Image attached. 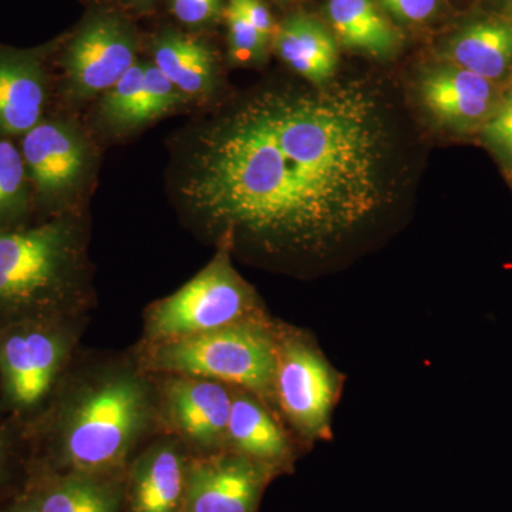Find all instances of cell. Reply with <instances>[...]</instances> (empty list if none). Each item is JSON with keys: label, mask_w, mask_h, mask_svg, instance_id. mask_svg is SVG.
<instances>
[{"label": "cell", "mask_w": 512, "mask_h": 512, "mask_svg": "<svg viewBox=\"0 0 512 512\" xmlns=\"http://www.w3.org/2000/svg\"><path fill=\"white\" fill-rule=\"evenodd\" d=\"M389 134L356 83L259 94L205 128L181 184L185 204L229 237L319 254L390 197Z\"/></svg>", "instance_id": "obj_1"}, {"label": "cell", "mask_w": 512, "mask_h": 512, "mask_svg": "<svg viewBox=\"0 0 512 512\" xmlns=\"http://www.w3.org/2000/svg\"><path fill=\"white\" fill-rule=\"evenodd\" d=\"M153 416V397L143 377L116 372L73 397L60 420L52 456L33 468L124 474Z\"/></svg>", "instance_id": "obj_2"}, {"label": "cell", "mask_w": 512, "mask_h": 512, "mask_svg": "<svg viewBox=\"0 0 512 512\" xmlns=\"http://www.w3.org/2000/svg\"><path fill=\"white\" fill-rule=\"evenodd\" d=\"M79 237L69 222L0 231V320L59 319L79 295Z\"/></svg>", "instance_id": "obj_3"}, {"label": "cell", "mask_w": 512, "mask_h": 512, "mask_svg": "<svg viewBox=\"0 0 512 512\" xmlns=\"http://www.w3.org/2000/svg\"><path fill=\"white\" fill-rule=\"evenodd\" d=\"M276 329L262 315L200 335L150 343L144 366L170 376L217 380L247 390L269 406L276 404Z\"/></svg>", "instance_id": "obj_4"}, {"label": "cell", "mask_w": 512, "mask_h": 512, "mask_svg": "<svg viewBox=\"0 0 512 512\" xmlns=\"http://www.w3.org/2000/svg\"><path fill=\"white\" fill-rule=\"evenodd\" d=\"M262 316L251 286L231 264L227 249L173 295L148 309V343L187 338Z\"/></svg>", "instance_id": "obj_5"}, {"label": "cell", "mask_w": 512, "mask_h": 512, "mask_svg": "<svg viewBox=\"0 0 512 512\" xmlns=\"http://www.w3.org/2000/svg\"><path fill=\"white\" fill-rule=\"evenodd\" d=\"M276 332V406L305 443L328 441L342 376L308 333L285 328Z\"/></svg>", "instance_id": "obj_6"}, {"label": "cell", "mask_w": 512, "mask_h": 512, "mask_svg": "<svg viewBox=\"0 0 512 512\" xmlns=\"http://www.w3.org/2000/svg\"><path fill=\"white\" fill-rule=\"evenodd\" d=\"M72 348L56 319L13 323L0 335V376L6 399L18 410L42 403Z\"/></svg>", "instance_id": "obj_7"}, {"label": "cell", "mask_w": 512, "mask_h": 512, "mask_svg": "<svg viewBox=\"0 0 512 512\" xmlns=\"http://www.w3.org/2000/svg\"><path fill=\"white\" fill-rule=\"evenodd\" d=\"M276 477L271 468L231 450L192 454L181 512H259Z\"/></svg>", "instance_id": "obj_8"}, {"label": "cell", "mask_w": 512, "mask_h": 512, "mask_svg": "<svg viewBox=\"0 0 512 512\" xmlns=\"http://www.w3.org/2000/svg\"><path fill=\"white\" fill-rule=\"evenodd\" d=\"M232 387L201 377L170 376L164 384L168 421L194 456L227 450Z\"/></svg>", "instance_id": "obj_9"}, {"label": "cell", "mask_w": 512, "mask_h": 512, "mask_svg": "<svg viewBox=\"0 0 512 512\" xmlns=\"http://www.w3.org/2000/svg\"><path fill=\"white\" fill-rule=\"evenodd\" d=\"M136 42L113 16H97L74 36L64 66L70 90L79 99L106 93L136 64Z\"/></svg>", "instance_id": "obj_10"}, {"label": "cell", "mask_w": 512, "mask_h": 512, "mask_svg": "<svg viewBox=\"0 0 512 512\" xmlns=\"http://www.w3.org/2000/svg\"><path fill=\"white\" fill-rule=\"evenodd\" d=\"M192 453L180 439L158 440L134 456L124 476V512H181Z\"/></svg>", "instance_id": "obj_11"}, {"label": "cell", "mask_w": 512, "mask_h": 512, "mask_svg": "<svg viewBox=\"0 0 512 512\" xmlns=\"http://www.w3.org/2000/svg\"><path fill=\"white\" fill-rule=\"evenodd\" d=\"M420 96L434 119L460 131L484 126L500 103L491 80L451 63L424 74Z\"/></svg>", "instance_id": "obj_12"}, {"label": "cell", "mask_w": 512, "mask_h": 512, "mask_svg": "<svg viewBox=\"0 0 512 512\" xmlns=\"http://www.w3.org/2000/svg\"><path fill=\"white\" fill-rule=\"evenodd\" d=\"M22 157L30 177L43 194L72 190L82 180L89 153L80 134L67 124H36L23 138Z\"/></svg>", "instance_id": "obj_13"}, {"label": "cell", "mask_w": 512, "mask_h": 512, "mask_svg": "<svg viewBox=\"0 0 512 512\" xmlns=\"http://www.w3.org/2000/svg\"><path fill=\"white\" fill-rule=\"evenodd\" d=\"M227 450L271 468L278 476L295 468V448L268 404L238 387H232Z\"/></svg>", "instance_id": "obj_14"}, {"label": "cell", "mask_w": 512, "mask_h": 512, "mask_svg": "<svg viewBox=\"0 0 512 512\" xmlns=\"http://www.w3.org/2000/svg\"><path fill=\"white\" fill-rule=\"evenodd\" d=\"M124 474L30 468L42 512H124Z\"/></svg>", "instance_id": "obj_15"}, {"label": "cell", "mask_w": 512, "mask_h": 512, "mask_svg": "<svg viewBox=\"0 0 512 512\" xmlns=\"http://www.w3.org/2000/svg\"><path fill=\"white\" fill-rule=\"evenodd\" d=\"M276 52L289 67L315 86H325L338 69V40L318 19L293 15L275 30Z\"/></svg>", "instance_id": "obj_16"}, {"label": "cell", "mask_w": 512, "mask_h": 512, "mask_svg": "<svg viewBox=\"0 0 512 512\" xmlns=\"http://www.w3.org/2000/svg\"><path fill=\"white\" fill-rule=\"evenodd\" d=\"M154 64L187 97H204L214 90L217 63L207 43L168 30L153 46Z\"/></svg>", "instance_id": "obj_17"}, {"label": "cell", "mask_w": 512, "mask_h": 512, "mask_svg": "<svg viewBox=\"0 0 512 512\" xmlns=\"http://www.w3.org/2000/svg\"><path fill=\"white\" fill-rule=\"evenodd\" d=\"M446 56L454 66L491 82L500 79L512 64V22L481 20L464 26L448 40Z\"/></svg>", "instance_id": "obj_18"}, {"label": "cell", "mask_w": 512, "mask_h": 512, "mask_svg": "<svg viewBox=\"0 0 512 512\" xmlns=\"http://www.w3.org/2000/svg\"><path fill=\"white\" fill-rule=\"evenodd\" d=\"M326 9L336 40L349 49L390 57L402 45V36L375 0H329Z\"/></svg>", "instance_id": "obj_19"}, {"label": "cell", "mask_w": 512, "mask_h": 512, "mask_svg": "<svg viewBox=\"0 0 512 512\" xmlns=\"http://www.w3.org/2000/svg\"><path fill=\"white\" fill-rule=\"evenodd\" d=\"M45 103L42 72L33 60L0 57V128L26 134L39 124Z\"/></svg>", "instance_id": "obj_20"}, {"label": "cell", "mask_w": 512, "mask_h": 512, "mask_svg": "<svg viewBox=\"0 0 512 512\" xmlns=\"http://www.w3.org/2000/svg\"><path fill=\"white\" fill-rule=\"evenodd\" d=\"M144 67L146 63H136L123 77L104 93L101 103V116L110 126L127 130L134 128V120L141 92H143Z\"/></svg>", "instance_id": "obj_21"}, {"label": "cell", "mask_w": 512, "mask_h": 512, "mask_svg": "<svg viewBox=\"0 0 512 512\" xmlns=\"http://www.w3.org/2000/svg\"><path fill=\"white\" fill-rule=\"evenodd\" d=\"M187 99L188 97L157 69L156 64L146 63L143 92H141L134 127L150 123L163 114L170 113Z\"/></svg>", "instance_id": "obj_22"}, {"label": "cell", "mask_w": 512, "mask_h": 512, "mask_svg": "<svg viewBox=\"0 0 512 512\" xmlns=\"http://www.w3.org/2000/svg\"><path fill=\"white\" fill-rule=\"evenodd\" d=\"M227 23L231 59L242 66L261 63L271 42L256 30L247 16L231 0L227 9Z\"/></svg>", "instance_id": "obj_23"}, {"label": "cell", "mask_w": 512, "mask_h": 512, "mask_svg": "<svg viewBox=\"0 0 512 512\" xmlns=\"http://www.w3.org/2000/svg\"><path fill=\"white\" fill-rule=\"evenodd\" d=\"M26 165L9 141H0V214L19 207L25 198Z\"/></svg>", "instance_id": "obj_24"}, {"label": "cell", "mask_w": 512, "mask_h": 512, "mask_svg": "<svg viewBox=\"0 0 512 512\" xmlns=\"http://www.w3.org/2000/svg\"><path fill=\"white\" fill-rule=\"evenodd\" d=\"M390 15L410 25H423L439 13L441 0H379Z\"/></svg>", "instance_id": "obj_25"}, {"label": "cell", "mask_w": 512, "mask_h": 512, "mask_svg": "<svg viewBox=\"0 0 512 512\" xmlns=\"http://www.w3.org/2000/svg\"><path fill=\"white\" fill-rule=\"evenodd\" d=\"M221 0H171V9L185 25H205L217 18Z\"/></svg>", "instance_id": "obj_26"}, {"label": "cell", "mask_w": 512, "mask_h": 512, "mask_svg": "<svg viewBox=\"0 0 512 512\" xmlns=\"http://www.w3.org/2000/svg\"><path fill=\"white\" fill-rule=\"evenodd\" d=\"M25 484H16L12 441L5 430H0V503Z\"/></svg>", "instance_id": "obj_27"}, {"label": "cell", "mask_w": 512, "mask_h": 512, "mask_svg": "<svg viewBox=\"0 0 512 512\" xmlns=\"http://www.w3.org/2000/svg\"><path fill=\"white\" fill-rule=\"evenodd\" d=\"M268 42L274 40L275 23L262 0H231Z\"/></svg>", "instance_id": "obj_28"}, {"label": "cell", "mask_w": 512, "mask_h": 512, "mask_svg": "<svg viewBox=\"0 0 512 512\" xmlns=\"http://www.w3.org/2000/svg\"><path fill=\"white\" fill-rule=\"evenodd\" d=\"M0 512H42L35 490L29 480L19 491L0 503Z\"/></svg>", "instance_id": "obj_29"}, {"label": "cell", "mask_w": 512, "mask_h": 512, "mask_svg": "<svg viewBox=\"0 0 512 512\" xmlns=\"http://www.w3.org/2000/svg\"><path fill=\"white\" fill-rule=\"evenodd\" d=\"M512 128V90L498 103L493 116L484 124L483 130H503Z\"/></svg>", "instance_id": "obj_30"}, {"label": "cell", "mask_w": 512, "mask_h": 512, "mask_svg": "<svg viewBox=\"0 0 512 512\" xmlns=\"http://www.w3.org/2000/svg\"><path fill=\"white\" fill-rule=\"evenodd\" d=\"M491 146L497 148L505 158L512 160V128H503V130H483Z\"/></svg>", "instance_id": "obj_31"}, {"label": "cell", "mask_w": 512, "mask_h": 512, "mask_svg": "<svg viewBox=\"0 0 512 512\" xmlns=\"http://www.w3.org/2000/svg\"><path fill=\"white\" fill-rule=\"evenodd\" d=\"M507 13H508V16H510V19H511V22H512V0H510V2H508Z\"/></svg>", "instance_id": "obj_32"}, {"label": "cell", "mask_w": 512, "mask_h": 512, "mask_svg": "<svg viewBox=\"0 0 512 512\" xmlns=\"http://www.w3.org/2000/svg\"><path fill=\"white\" fill-rule=\"evenodd\" d=\"M133 2H147V0H133Z\"/></svg>", "instance_id": "obj_33"}]
</instances>
